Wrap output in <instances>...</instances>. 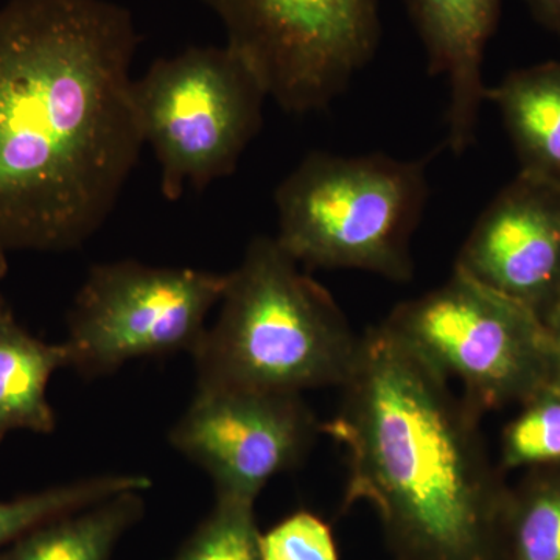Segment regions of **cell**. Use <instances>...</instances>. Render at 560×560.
Listing matches in <instances>:
<instances>
[{
    "instance_id": "9a60e30c",
    "label": "cell",
    "mask_w": 560,
    "mask_h": 560,
    "mask_svg": "<svg viewBox=\"0 0 560 560\" xmlns=\"http://www.w3.org/2000/svg\"><path fill=\"white\" fill-rule=\"evenodd\" d=\"M499 560H560V469L525 471L508 486Z\"/></svg>"
},
{
    "instance_id": "ac0fdd59",
    "label": "cell",
    "mask_w": 560,
    "mask_h": 560,
    "mask_svg": "<svg viewBox=\"0 0 560 560\" xmlns=\"http://www.w3.org/2000/svg\"><path fill=\"white\" fill-rule=\"evenodd\" d=\"M254 504L215 499L172 560H264Z\"/></svg>"
},
{
    "instance_id": "30bf717a",
    "label": "cell",
    "mask_w": 560,
    "mask_h": 560,
    "mask_svg": "<svg viewBox=\"0 0 560 560\" xmlns=\"http://www.w3.org/2000/svg\"><path fill=\"white\" fill-rule=\"evenodd\" d=\"M455 270L544 319L560 302V184L518 173L475 221Z\"/></svg>"
},
{
    "instance_id": "6da1fadb",
    "label": "cell",
    "mask_w": 560,
    "mask_h": 560,
    "mask_svg": "<svg viewBox=\"0 0 560 560\" xmlns=\"http://www.w3.org/2000/svg\"><path fill=\"white\" fill-rule=\"evenodd\" d=\"M138 33L108 0L0 7V248L65 253L90 241L138 164Z\"/></svg>"
},
{
    "instance_id": "9c48e42d",
    "label": "cell",
    "mask_w": 560,
    "mask_h": 560,
    "mask_svg": "<svg viewBox=\"0 0 560 560\" xmlns=\"http://www.w3.org/2000/svg\"><path fill=\"white\" fill-rule=\"evenodd\" d=\"M320 423L300 394L197 388L168 441L209 475L215 499L254 504L272 478L307 458Z\"/></svg>"
},
{
    "instance_id": "3957f363",
    "label": "cell",
    "mask_w": 560,
    "mask_h": 560,
    "mask_svg": "<svg viewBox=\"0 0 560 560\" xmlns=\"http://www.w3.org/2000/svg\"><path fill=\"white\" fill-rule=\"evenodd\" d=\"M226 275L219 316L191 353L197 388L302 396L345 385L360 337L275 237L253 238Z\"/></svg>"
},
{
    "instance_id": "e0dca14e",
    "label": "cell",
    "mask_w": 560,
    "mask_h": 560,
    "mask_svg": "<svg viewBox=\"0 0 560 560\" xmlns=\"http://www.w3.org/2000/svg\"><path fill=\"white\" fill-rule=\"evenodd\" d=\"M518 407L501 431V474L560 469V390L541 388Z\"/></svg>"
},
{
    "instance_id": "ffe728a7",
    "label": "cell",
    "mask_w": 560,
    "mask_h": 560,
    "mask_svg": "<svg viewBox=\"0 0 560 560\" xmlns=\"http://www.w3.org/2000/svg\"><path fill=\"white\" fill-rule=\"evenodd\" d=\"M541 323L545 330V388L560 390V302Z\"/></svg>"
},
{
    "instance_id": "ba28073f",
    "label": "cell",
    "mask_w": 560,
    "mask_h": 560,
    "mask_svg": "<svg viewBox=\"0 0 560 560\" xmlns=\"http://www.w3.org/2000/svg\"><path fill=\"white\" fill-rule=\"evenodd\" d=\"M226 272L97 264L68 313V368L84 378L114 374L132 360L194 353L220 304Z\"/></svg>"
},
{
    "instance_id": "277c9868",
    "label": "cell",
    "mask_w": 560,
    "mask_h": 560,
    "mask_svg": "<svg viewBox=\"0 0 560 560\" xmlns=\"http://www.w3.org/2000/svg\"><path fill=\"white\" fill-rule=\"evenodd\" d=\"M429 200L427 160L313 151L275 191L276 242L300 265L408 282Z\"/></svg>"
},
{
    "instance_id": "52a82bcc",
    "label": "cell",
    "mask_w": 560,
    "mask_h": 560,
    "mask_svg": "<svg viewBox=\"0 0 560 560\" xmlns=\"http://www.w3.org/2000/svg\"><path fill=\"white\" fill-rule=\"evenodd\" d=\"M287 113L327 108L381 43L378 0H201Z\"/></svg>"
},
{
    "instance_id": "2e32d148",
    "label": "cell",
    "mask_w": 560,
    "mask_h": 560,
    "mask_svg": "<svg viewBox=\"0 0 560 560\" xmlns=\"http://www.w3.org/2000/svg\"><path fill=\"white\" fill-rule=\"evenodd\" d=\"M143 475L105 474L49 486L10 500H0V550L40 523L83 510L127 490H149Z\"/></svg>"
},
{
    "instance_id": "8992f818",
    "label": "cell",
    "mask_w": 560,
    "mask_h": 560,
    "mask_svg": "<svg viewBox=\"0 0 560 560\" xmlns=\"http://www.w3.org/2000/svg\"><path fill=\"white\" fill-rule=\"evenodd\" d=\"M405 345L485 416L545 388L544 323L526 305L455 270L388 318Z\"/></svg>"
},
{
    "instance_id": "d6986e66",
    "label": "cell",
    "mask_w": 560,
    "mask_h": 560,
    "mask_svg": "<svg viewBox=\"0 0 560 560\" xmlns=\"http://www.w3.org/2000/svg\"><path fill=\"white\" fill-rule=\"evenodd\" d=\"M264 560H340L330 526L311 511H296L260 533Z\"/></svg>"
},
{
    "instance_id": "7402d4cb",
    "label": "cell",
    "mask_w": 560,
    "mask_h": 560,
    "mask_svg": "<svg viewBox=\"0 0 560 560\" xmlns=\"http://www.w3.org/2000/svg\"><path fill=\"white\" fill-rule=\"evenodd\" d=\"M7 272H9V253L0 248V315L9 307L2 294V282L5 279Z\"/></svg>"
},
{
    "instance_id": "44dd1931",
    "label": "cell",
    "mask_w": 560,
    "mask_h": 560,
    "mask_svg": "<svg viewBox=\"0 0 560 560\" xmlns=\"http://www.w3.org/2000/svg\"><path fill=\"white\" fill-rule=\"evenodd\" d=\"M533 16L560 39V0H525Z\"/></svg>"
},
{
    "instance_id": "8fae6325",
    "label": "cell",
    "mask_w": 560,
    "mask_h": 560,
    "mask_svg": "<svg viewBox=\"0 0 560 560\" xmlns=\"http://www.w3.org/2000/svg\"><path fill=\"white\" fill-rule=\"evenodd\" d=\"M425 47L431 75L447 86L445 145L466 153L477 139L486 86V47L499 25L503 0H405Z\"/></svg>"
},
{
    "instance_id": "4fadbf2b",
    "label": "cell",
    "mask_w": 560,
    "mask_h": 560,
    "mask_svg": "<svg viewBox=\"0 0 560 560\" xmlns=\"http://www.w3.org/2000/svg\"><path fill=\"white\" fill-rule=\"evenodd\" d=\"M65 345L32 335L10 307L0 315V442L16 431L51 434L57 416L47 396L55 372L68 368Z\"/></svg>"
},
{
    "instance_id": "7a4b0ae2",
    "label": "cell",
    "mask_w": 560,
    "mask_h": 560,
    "mask_svg": "<svg viewBox=\"0 0 560 560\" xmlns=\"http://www.w3.org/2000/svg\"><path fill=\"white\" fill-rule=\"evenodd\" d=\"M340 389L320 431L348 458L342 511L370 504L394 560H499L508 486L482 416L385 320L360 335Z\"/></svg>"
},
{
    "instance_id": "5b68a950",
    "label": "cell",
    "mask_w": 560,
    "mask_h": 560,
    "mask_svg": "<svg viewBox=\"0 0 560 560\" xmlns=\"http://www.w3.org/2000/svg\"><path fill=\"white\" fill-rule=\"evenodd\" d=\"M143 143L160 165L161 191L178 201L237 168L264 125L268 95L230 46L161 58L132 84Z\"/></svg>"
},
{
    "instance_id": "7c38bea8",
    "label": "cell",
    "mask_w": 560,
    "mask_h": 560,
    "mask_svg": "<svg viewBox=\"0 0 560 560\" xmlns=\"http://www.w3.org/2000/svg\"><path fill=\"white\" fill-rule=\"evenodd\" d=\"M486 101L500 110L521 172L560 184V61L508 73Z\"/></svg>"
},
{
    "instance_id": "5bb4252c",
    "label": "cell",
    "mask_w": 560,
    "mask_h": 560,
    "mask_svg": "<svg viewBox=\"0 0 560 560\" xmlns=\"http://www.w3.org/2000/svg\"><path fill=\"white\" fill-rule=\"evenodd\" d=\"M145 490H127L40 523L0 550V560H110L145 517Z\"/></svg>"
}]
</instances>
